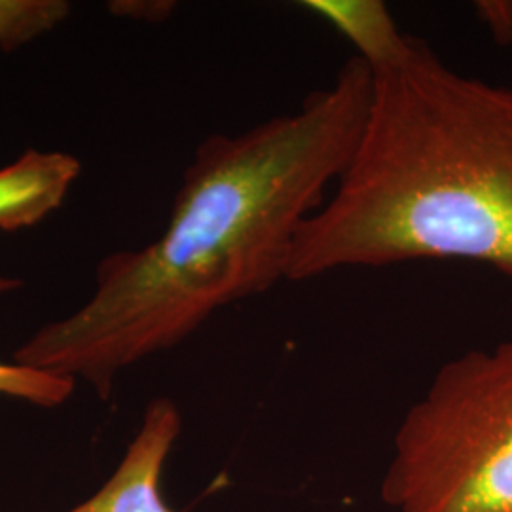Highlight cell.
<instances>
[{"mask_svg":"<svg viewBox=\"0 0 512 512\" xmlns=\"http://www.w3.org/2000/svg\"><path fill=\"white\" fill-rule=\"evenodd\" d=\"M374 76L351 55L327 88L236 135H211L184 169L164 232L105 256L92 298L23 342L14 361L93 385L175 348L217 311L287 281L302 224L327 200L365 128Z\"/></svg>","mask_w":512,"mask_h":512,"instance_id":"6da1fadb","label":"cell"},{"mask_svg":"<svg viewBox=\"0 0 512 512\" xmlns=\"http://www.w3.org/2000/svg\"><path fill=\"white\" fill-rule=\"evenodd\" d=\"M357 148L294 238L287 281L410 260L512 277V88L452 69L423 40L372 74Z\"/></svg>","mask_w":512,"mask_h":512,"instance_id":"7a4b0ae2","label":"cell"},{"mask_svg":"<svg viewBox=\"0 0 512 512\" xmlns=\"http://www.w3.org/2000/svg\"><path fill=\"white\" fill-rule=\"evenodd\" d=\"M397 512H512V340L440 368L395 435Z\"/></svg>","mask_w":512,"mask_h":512,"instance_id":"3957f363","label":"cell"},{"mask_svg":"<svg viewBox=\"0 0 512 512\" xmlns=\"http://www.w3.org/2000/svg\"><path fill=\"white\" fill-rule=\"evenodd\" d=\"M181 429L177 404L152 401L116 471L92 497L67 512H177L165 503L160 482Z\"/></svg>","mask_w":512,"mask_h":512,"instance_id":"277c9868","label":"cell"},{"mask_svg":"<svg viewBox=\"0 0 512 512\" xmlns=\"http://www.w3.org/2000/svg\"><path fill=\"white\" fill-rule=\"evenodd\" d=\"M80 169L71 154L35 148L0 167V230L31 228L52 215L69 196Z\"/></svg>","mask_w":512,"mask_h":512,"instance_id":"5b68a950","label":"cell"},{"mask_svg":"<svg viewBox=\"0 0 512 512\" xmlns=\"http://www.w3.org/2000/svg\"><path fill=\"white\" fill-rule=\"evenodd\" d=\"M300 6L346 38L372 74L393 71L412 55L416 37L404 35L382 0H304Z\"/></svg>","mask_w":512,"mask_h":512,"instance_id":"8992f818","label":"cell"},{"mask_svg":"<svg viewBox=\"0 0 512 512\" xmlns=\"http://www.w3.org/2000/svg\"><path fill=\"white\" fill-rule=\"evenodd\" d=\"M23 285L21 279L0 275V296L12 293ZM73 378L59 376L33 366L0 361V397L18 399L40 408H57L71 399Z\"/></svg>","mask_w":512,"mask_h":512,"instance_id":"52a82bcc","label":"cell"},{"mask_svg":"<svg viewBox=\"0 0 512 512\" xmlns=\"http://www.w3.org/2000/svg\"><path fill=\"white\" fill-rule=\"evenodd\" d=\"M71 14L65 0H0V48L16 50L50 33Z\"/></svg>","mask_w":512,"mask_h":512,"instance_id":"ba28073f","label":"cell"},{"mask_svg":"<svg viewBox=\"0 0 512 512\" xmlns=\"http://www.w3.org/2000/svg\"><path fill=\"white\" fill-rule=\"evenodd\" d=\"M475 12L497 44H512V0H480Z\"/></svg>","mask_w":512,"mask_h":512,"instance_id":"9c48e42d","label":"cell"},{"mask_svg":"<svg viewBox=\"0 0 512 512\" xmlns=\"http://www.w3.org/2000/svg\"><path fill=\"white\" fill-rule=\"evenodd\" d=\"M175 2H110L109 10L116 16L139 19L147 23H160L173 14Z\"/></svg>","mask_w":512,"mask_h":512,"instance_id":"30bf717a","label":"cell"}]
</instances>
